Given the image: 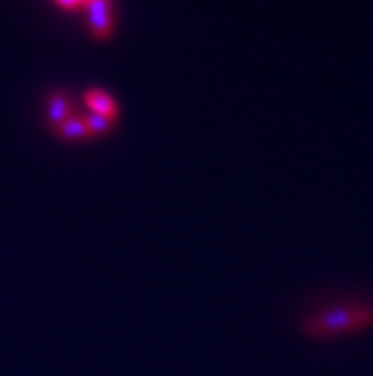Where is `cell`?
<instances>
[{
    "mask_svg": "<svg viewBox=\"0 0 373 376\" xmlns=\"http://www.w3.org/2000/svg\"><path fill=\"white\" fill-rule=\"evenodd\" d=\"M303 328L311 338H318V340L364 333L373 328V304L354 302V304L335 306L309 317Z\"/></svg>",
    "mask_w": 373,
    "mask_h": 376,
    "instance_id": "1",
    "label": "cell"
},
{
    "mask_svg": "<svg viewBox=\"0 0 373 376\" xmlns=\"http://www.w3.org/2000/svg\"><path fill=\"white\" fill-rule=\"evenodd\" d=\"M90 6V21L95 36H107L111 33V12L107 0H92Z\"/></svg>",
    "mask_w": 373,
    "mask_h": 376,
    "instance_id": "3",
    "label": "cell"
},
{
    "mask_svg": "<svg viewBox=\"0 0 373 376\" xmlns=\"http://www.w3.org/2000/svg\"><path fill=\"white\" fill-rule=\"evenodd\" d=\"M54 130L57 132L59 136L65 137V140H82V137L88 136V130H86V126L82 123V119H76V116L67 119L63 124L55 126Z\"/></svg>",
    "mask_w": 373,
    "mask_h": 376,
    "instance_id": "5",
    "label": "cell"
},
{
    "mask_svg": "<svg viewBox=\"0 0 373 376\" xmlns=\"http://www.w3.org/2000/svg\"><path fill=\"white\" fill-rule=\"evenodd\" d=\"M82 123L86 126V130H88V136H95V134H105V132H109L113 128V123L115 121H109V119H105V116H99L92 113V115L84 116L82 119Z\"/></svg>",
    "mask_w": 373,
    "mask_h": 376,
    "instance_id": "6",
    "label": "cell"
},
{
    "mask_svg": "<svg viewBox=\"0 0 373 376\" xmlns=\"http://www.w3.org/2000/svg\"><path fill=\"white\" fill-rule=\"evenodd\" d=\"M84 102H86V105H88L92 113L105 116L109 121H115L116 115H118V107H116L115 100L109 94H105L103 90H88L84 94Z\"/></svg>",
    "mask_w": 373,
    "mask_h": 376,
    "instance_id": "2",
    "label": "cell"
},
{
    "mask_svg": "<svg viewBox=\"0 0 373 376\" xmlns=\"http://www.w3.org/2000/svg\"><path fill=\"white\" fill-rule=\"evenodd\" d=\"M71 116H73V105H71L67 96L55 94V96L50 98V103H48V119H50V123H52L54 128L65 123Z\"/></svg>",
    "mask_w": 373,
    "mask_h": 376,
    "instance_id": "4",
    "label": "cell"
}]
</instances>
